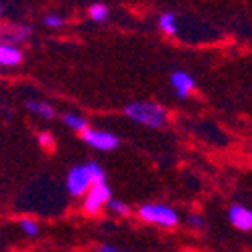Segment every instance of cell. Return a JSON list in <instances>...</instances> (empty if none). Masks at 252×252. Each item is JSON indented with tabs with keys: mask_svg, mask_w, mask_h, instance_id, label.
<instances>
[{
	"mask_svg": "<svg viewBox=\"0 0 252 252\" xmlns=\"http://www.w3.org/2000/svg\"><path fill=\"white\" fill-rule=\"evenodd\" d=\"M100 180H106L104 168L98 162H84V164H76L68 170L66 188L72 196H84L90 188Z\"/></svg>",
	"mask_w": 252,
	"mask_h": 252,
	"instance_id": "6da1fadb",
	"label": "cell"
},
{
	"mask_svg": "<svg viewBox=\"0 0 252 252\" xmlns=\"http://www.w3.org/2000/svg\"><path fill=\"white\" fill-rule=\"evenodd\" d=\"M124 114L128 116L132 122L150 126V128H160L168 120V112L162 104L158 102H150V100H142V102H130L124 108Z\"/></svg>",
	"mask_w": 252,
	"mask_h": 252,
	"instance_id": "7a4b0ae2",
	"label": "cell"
},
{
	"mask_svg": "<svg viewBox=\"0 0 252 252\" xmlns=\"http://www.w3.org/2000/svg\"><path fill=\"white\" fill-rule=\"evenodd\" d=\"M138 216L150 224H158V226H166V228L178 224L176 210H172L164 204H142L138 208Z\"/></svg>",
	"mask_w": 252,
	"mask_h": 252,
	"instance_id": "3957f363",
	"label": "cell"
},
{
	"mask_svg": "<svg viewBox=\"0 0 252 252\" xmlns=\"http://www.w3.org/2000/svg\"><path fill=\"white\" fill-rule=\"evenodd\" d=\"M108 200H110V186L106 184V180H100L84 194L82 208L86 214H98L108 204Z\"/></svg>",
	"mask_w": 252,
	"mask_h": 252,
	"instance_id": "277c9868",
	"label": "cell"
},
{
	"mask_svg": "<svg viewBox=\"0 0 252 252\" xmlns=\"http://www.w3.org/2000/svg\"><path fill=\"white\" fill-rule=\"evenodd\" d=\"M82 140L92 146V148H96V150H102V152H110L114 148H118L120 140L116 134L112 132H106V130H98V128H92V126H88V128H84L80 132Z\"/></svg>",
	"mask_w": 252,
	"mask_h": 252,
	"instance_id": "5b68a950",
	"label": "cell"
},
{
	"mask_svg": "<svg viewBox=\"0 0 252 252\" xmlns=\"http://www.w3.org/2000/svg\"><path fill=\"white\" fill-rule=\"evenodd\" d=\"M30 24H0V44H22L32 36Z\"/></svg>",
	"mask_w": 252,
	"mask_h": 252,
	"instance_id": "8992f818",
	"label": "cell"
},
{
	"mask_svg": "<svg viewBox=\"0 0 252 252\" xmlns=\"http://www.w3.org/2000/svg\"><path fill=\"white\" fill-rule=\"evenodd\" d=\"M24 52L16 44H0V68H14L22 64Z\"/></svg>",
	"mask_w": 252,
	"mask_h": 252,
	"instance_id": "52a82bcc",
	"label": "cell"
},
{
	"mask_svg": "<svg viewBox=\"0 0 252 252\" xmlns=\"http://www.w3.org/2000/svg\"><path fill=\"white\" fill-rule=\"evenodd\" d=\"M170 84H172V88L176 90V96H178V98H186L188 94L194 90V78L188 74V72H184V70L172 72V74H170Z\"/></svg>",
	"mask_w": 252,
	"mask_h": 252,
	"instance_id": "ba28073f",
	"label": "cell"
},
{
	"mask_svg": "<svg viewBox=\"0 0 252 252\" xmlns=\"http://www.w3.org/2000/svg\"><path fill=\"white\" fill-rule=\"evenodd\" d=\"M228 218L238 230H252V210H248L246 206L232 204L228 210Z\"/></svg>",
	"mask_w": 252,
	"mask_h": 252,
	"instance_id": "9c48e42d",
	"label": "cell"
},
{
	"mask_svg": "<svg viewBox=\"0 0 252 252\" xmlns=\"http://www.w3.org/2000/svg\"><path fill=\"white\" fill-rule=\"evenodd\" d=\"M26 108L32 112V114H36V116H40V118H46V120H52V118L56 116V110L52 108V104H48V102H44V100L30 98V100H26Z\"/></svg>",
	"mask_w": 252,
	"mask_h": 252,
	"instance_id": "30bf717a",
	"label": "cell"
},
{
	"mask_svg": "<svg viewBox=\"0 0 252 252\" xmlns=\"http://www.w3.org/2000/svg\"><path fill=\"white\" fill-rule=\"evenodd\" d=\"M158 26L164 34H176L178 32V22H176V14L174 12H162L158 16Z\"/></svg>",
	"mask_w": 252,
	"mask_h": 252,
	"instance_id": "8fae6325",
	"label": "cell"
},
{
	"mask_svg": "<svg viewBox=\"0 0 252 252\" xmlns=\"http://www.w3.org/2000/svg\"><path fill=\"white\" fill-rule=\"evenodd\" d=\"M62 120H64V124L70 130H76V132H82L84 128H88V120L82 118L80 114H74V112H66L62 116Z\"/></svg>",
	"mask_w": 252,
	"mask_h": 252,
	"instance_id": "7c38bea8",
	"label": "cell"
},
{
	"mask_svg": "<svg viewBox=\"0 0 252 252\" xmlns=\"http://www.w3.org/2000/svg\"><path fill=\"white\" fill-rule=\"evenodd\" d=\"M18 226H20L22 234L28 236V238H34V236H38V232H40V224L36 222L34 218H28V216H22V218L18 220Z\"/></svg>",
	"mask_w": 252,
	"mask_h": 252,
	"instance_id": "4fadbf2b",
	"label": "cell"
},
{
	"mask_svg": "<svg viewBox=\"0 0 252 252\" xmlns=\"http://www.w3.org/2000/svg\"><path fill=\"white\" fill-rule=\"evenodd\" d=\"M108 14H110V10H108V6L102 4V2H94V4L88 6V16H90V20H94V22H104V20L108 18Z\"/></svg>",
	"mask_w": 252,
	"mask_h": 252,
	"instance_id": "5bb4252c",
	"label": "cell"
},
{
	"mask_svg": "<svg viewBox=\"0 0 252 252\" xmlns=\"http://www.w3.org/2000/svg\"><path fill=\"white\" fill-rule=\"evenodd\" d=\"M64 24H66V20L62 18L60 14H46L44 16V26L50 28V30H58V28H62Z\"/></svg>",
	"mask_w": 252,
	"mask_h": 252,
	"instance_id": "9a60e30c",
	"label": "cell"
},
{
	"mask_svg": "<svg viewBox=\"0 0 252 252\" xmlns=\"http://www.w3.org/2000/svg\"><path fill=\"white\" fill-rule=\"evenodd\" d=\"M106 206H108V208H110L114 214H118V216H126V214L130 212V208L126 206L124 202H120V200H112V198L108 200V204H106Z\"/></svg>",
	"mask_w": 252,
	"mask_h": 252,
	"instance_id": "2e32d148",
	"label": "cell"
},
{
	"mask_svg": "<svg viewBox=\"0 0 252 252\" xmlns=\"http://www.w3.org/2000/svg\"><path fill=\"white\" fill-rule=\"evenodd\" d=\"M38 144H40L42 148H52V146H54L52 134H50V132H40V134H38Z\"/></svg>",
	"mask_w": 252,
	"mask_h": 252,
	"instance_id": "e0dca14e",
	"label": "cell"
},
{
	"mask_svg": "<svg viewBox=\"0 0 252 252\" xmlns=\"http://www.w3.org/2000/svg\"><path fill=\"white\" fill-rule=\"evenodd\" d=\"M98 252H118V248L112 246V244H102V246L98 248Z\"/></svg>",
	"mask_w": 252,
	"mask_h": 252,
	"instance_id": "ac0fdd59",
	"label": "cell"
},
{
	"mask_svg": "<svg viewBox=\"0 0 252 252\" xmlns=\"http://www.w3.org/2000/svg\"><path fill=\"white\" fill-rule=\"evenodd\" d=\"M190 224H194V226H204V222H202L200 216H192V218H190Z\"/></svg>",
	"mask_w": 252,
	"mask_h": 252,
	"instance_id": "d6986e66",
	"label": "cell"
},
{
	"mask_svg": "<svg viewBox=\"0 0 252 252\" xmlns=\"http://www.w3.org/2000/svg\"><path fill=\"white\" fill-rule=\"evenodd\" d=\"M0 16H2V4H0Z\"/></svg>",
	"mask_w": 252,
	"mask_h": 252,
	"instance_id": "ffe728a7",
	"label": "cell"
}]
</instances>
